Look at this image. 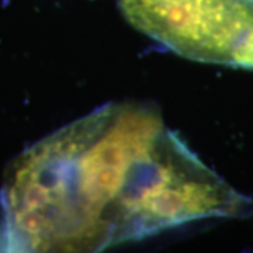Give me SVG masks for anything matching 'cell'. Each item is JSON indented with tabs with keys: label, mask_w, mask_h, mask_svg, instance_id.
<instances>
[{
	"label": "cell",
	"mask_w": 253,
	"mask_h": 253,
	"mask_svg": "<svg viewBox=\"0 0 253 253\" xmlns=\"http://www.w3.org/2000/svg\"><path fill=\"white\" fill-rule=\"evenodd\" d=\"M120 10L174 54L253 69V0H120Z\"/></svg>",
	"instance_id": "2"
},
{
	"label": "cell",
	"mask_w": 253,
	"mask_h": 253,
	"mask_svg": "<svg viewBox=\"0 0 253 253\" xmlns=\"http://www.w3.org/2000/svg\"><path fill=\"white\" fill-rule=\"evenodd\" d=\"M13 252H100L253 201L145 103H109L24 149L0 187Z\"/></svg>",
	"instance_id": "1"
}]
</instances>
